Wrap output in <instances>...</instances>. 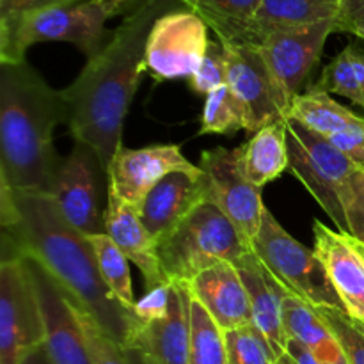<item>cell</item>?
I'll use <instances>...</instances> for the list:
<instances>
[{"instance_id": "obj_29", "label": "cell", "mask_w": 364, "mask_h": 364, "mask_svg": "<svg viewBox=\"0 0 364 364\" xmlns=\"http://www.w3.org/2000/svg\"><path fill=\"white\" fill-rule=\"evenodd\" d=\"M87 238L91 242L96 263H98V269L107 287L110 288V291L116 295L121 304L134 311L137 301H135L130 269H128L130 259L123 255V251L114 244V240L107 233L92 235Z\"/></svg>"}, {"instance_id": "obj_12", "label": "cell", "mask_w": 364, "mask_h": 364, "mask_svg": "<svg viewBox=\"0 0 364 364\" xmlns=\"http://www.w3.org/2000/svg\"><path fill=\"white\" fill-rule=\"evenodd\" d=\"M199 169L206 178L208 203L215 205L233 223L238 233L252 247L262 228L265 205L262 188L255 187L238 166L237 149L213 148L201 155Z\"/></svg>"}, {"instance_id": "obj_42", "label": "cell", "mask_w": 364, "mask_h": 364, "mask_svg": "<svg viewBox=\"0 0 364 364\" xmlns=\"http://www.w3.org/2000/svg\"><path fill=\"white\" fill-rule=\"evenodd\" d=\"M124 352H127L128 364H146L144 361H142L141 354H139L137 350H124Z\"/></svg>"}, {"instance_id": "obj_44", "label": "cell", "mask_w": 364, "mask_h": 364, "mask_svg": "<svg viewBox=\"0 0 364 364\" xmlns=\"http://www.w3.org/2000/svg\"><path fill=\"white\" fill-rule=\"evenodd\" d=\"M355 242H358V240H355ZM358 247H359V251H361V252H363V256H364V245H363V244H359V242H358Z\"/></svg>"}, {"instance_id": "obj_10", "label": "cell", "mask_w": 364, "mask_h": 364, "mask_svg": "<svg viewBox=\"0 0 364 364\" xmlns=\"http://www.w3.org/2000/svg\"><path fill=\"white\" fill-rule=\"evenodd\" d=\"M224 52L228 63V87L244 107L247 116L245 130L255 134L274 121L287 119L291 100L274 77L259 48L224 45Z\"/></svg>"}, {"instance_id": "obj_2", "label": "cell", "mask_w": 364, "mask_h": 364, "mask_svg": "<svg viewBox=\"0 0 364 364\" xmlns=\"http://www.w3.org/2000/svg\"><path fill=\"white\" fill-rule=\"evenodd\" d=\"M181 7L180 0H146L127 14L109 43L87 59L78 77L60 89L75 142L89 146L105 171L119 146L134 96L146 71V45L153 23Z\"/></svg>"}, {"instance_id": "obj_43", "label": "cell", "mask_w": 364, "mask_h": 364, "mask_svg": "<svg viewBox=\"0 0 364 364\" xmlns=\"http://www.w3.org/2000/svg\"><path fill=\"white\" fill-rule=\"evenodd\" d=\"M318 2H326V4H334V6H338V4H340V0H318Z\"/></svg>"}, {"instance_id": "obj_18", "label": "cell", "mask_w": 364, "mask_h": 364, "mask_svg": "<svg viewBox=\"0 0 364 364\" xmlns=\"http://www.w3.org/2000/svg\"><path fill=\"white\" fill-rule=\"evenodd\" d=\"M313 235L316 256L326 267L343 309L352 318L364 322V256L358 242L333 231L318 219L313 223Z\"/></svg>"}, {"instance_id": "obj_4", "label": "cell", "mask_w": 364, "mask_h": 364, "mask_svg": "<svg viewBox=\"0 0 364 364\" xmlns=\"http://www.w3.org/2000/svg\"><path fill=\"white\" fill-rule=\"evenodd\" d=\"M156 247L167 279L181 284L217 263H237L252 252L233 223L212 203H203Z\"/></svg>"}, {"instance_id": "obj_46", "label": "cell", "mask_w": 364, "mask_h": 364, "mask_svg": "<svg viewBox=\"0 0 364 364\" xmlns=\"http://www.w3.org/2000/svg\"><path fill=\"white\" fill-rule=\"evenodd\" d=\"M276 364H284V361H283V359H281V361H277Z\"/></svg>"}, {"instance_id": "obj_22", "label": "cell", "mask_w": 364, "mask_h": 364, "mask_svg": "<svg viewBox=\"0 0 364 364\" xmlns=\"http://www.w3.org/2000/svg\"><path fill=\"white\" fill-rule=\"evenodd\" d=\"M287 121L288 117L259 128L245 144L235 148L242 173L255 187L263 188L290 171Z\"/></svg>"}, {"instance_id": "obj_16", "label": "cell", "mask_w": 364, "mask_h": 364, "mask_svg": "<svg viewBox=\"0 0 364 364\" xmlns=\"http://www.w3.org/2000/svg\"><path fill=\"white\" fill-rule=\"evenodd\" d=\"M203 203H208L203 171L199 174L171 173L148 192L139 206V213L144 228L159 245Z\"/></svg>"}, {"instance_id": "obj_5", "label": "cell", "mask_w": 364, "mask_h": 364, "mask_svg": "<svg viewBox=\"0 0 364 364\" xmlns=\"http://www.w3.org/2000/svg\"><path fill=\"white\" fill-rule=\"evenodd\" d=\"M252 252L267 272L287 291L311 308H341L327 270L315 251L295 240L265 208L262 228L252 242Z\"/></svg>"}, {"instance_id": "obj_21", "label": "cell", "mask_w": 364, "mask_h": 364, "mask_svg": "<svg viewBox=\"0 0 364 364\" xmlns=\"http://www.w3.org/2000/svg\"><path fill=\"white\" fill-rule=\"evenodd\" d=\"M235 267L240 272L249 294L252 326L263 334L277 361L287 354L288 336L283 322V287L270 276L255 252L238 259Z\"/></svg>"}, {"instance_id": "obj_33", "label": "cell", "mask_w": 364, "mask_h": 364, "mask_svg": "<svg viewBox=\"0 0 364 364\" xmlns=\"http://www.w3.org/2000/svg\"><path fill=\"white\" fill-rule=\"evenodd\" d=\"M188 82H191L192 91L206 96L215 89L228 85L226 52H224V45L219 39L210 41L205 57L196 68L194 73L188 77Z\"/></svg>"}, {"instance_id": "obj_8", "label": "cell", "mask_w": 364, "mask_h": 364, "mask_svg": "<svg viewBox=\"0 0 364 364\" xmlns=\"http://www.w3.org/2000/svg\"><path fill=\"white\" fill-rule=\"evenodd\" d=\"M45 345V323L34 277L25 258L0 263V364H23Z\"/></svg>"}, {"instance_id": "obj_1", "label": "cell", "mask_w": 364, "mask_h": 364, "mask_svg": "<svg viewBox=\"0 0 364 364\" xmlns=\"http://www.w3.org/2000/svg\"><path fill=\"white\" fill-rule=\"evenodd\" d=\"M2 258L18 256L41 265L71 301L127 350L141 329L132 309L103 281L91 242L71 226L46 192L0 185Z\"/></svg>"}, {"instance_id": "obj_19", "label": "cell", "mask_w": 364, "mask_h": 364, "mask_svg": "<svg viewBox=\"0 0 364 364\" xmlns=\"http://www.w3.org/2000/svg\"><path fill=\"white\" fill-rule=\"evenodd\" d=\"M105 233L123 255L141 270L146 291L171 283L164 274L159 258V247L144 228L141 213L134 205L121 199L109 188L105 208Z\"/></svg>"}, {"instance_id": "obj_39", "label": "cell", "mask_w": 364, "mask_h": 364, "mask_svg": "<svg viewBox=\"0 0 364 364\" xmlns=\"http://www.w3.org/2000/svg\"><path fill=\"white\" fill-rule=\"evenodd\" d=\"M287 355L290 359L291 364H322L304 345H301L295 340H288L287 345Z\"/></svg>"}, {"instance_id": "obj_15", "label": "cell", "mask_w": 364, "mask_h": 364, "mask_svg": "<svg viewBox=\"0 0 364 364\" xmlns=\"http://www.w3.org/2000/svg\"><path fill=\"white\" fill-rule=\"evenodd\" d=\"M334 20L277 32L259 46L274 77L291 102L302 95V89L318 64L327 38L334 32Z\"/></svg>"}, {"instance_id": "obj_7", "label": "cell", "mask_w": 364, "mask_h": 364, "mask_svg": "<svg viewBox=\"0 0 364 364\" xmlns=\"http://www.w3.org/2000/svg\"><path fill=\"white\" fill-rule=\"evenodd\" d=\"M287 132L291 174L302 181L309 194L326 210L340 233L348 235L340 194L358 166L326 137L291 117L287 121Z\"/></svg>"}, {"instance_id": "obj_14", "label": "cell", "mask_w": 364, "mask_h": 364, "mask_svg": "<svg viewBox=\"0 0 364 364\" xmlns=\"http://www.w3.org/2000/svg\"><path fill=\"white\" fill-rule=\"evenodd\" d=\"M25 259L31 267L41 306L45 350L50 364H95L71 299L41 265Z\"/></svg>"}, {"instance_id": "obj_38", "label": "cell", "mask_w": 364, "mask_h": 364, "mask_svg": "<svg viewBox=\"0 0 364 364\" xmlns=\"http://www.w3.org/2000/svg\"><path fill=\"white\" fill-rule=\"evenodd\" d=\"M334 32H348L364 39V0H340Z\"/></svg>"}, {"instance_id": "obj_11", "label": "cell", "mask_w": 364, "mask_h": 364, "mask_svg": "<svg viewBox=\"0 0 364 364\" xmlns=\"http://www.w3.org/2000/svg\"><path fill=\"white\" fill-rule=\"evenodd\" d=\"M102 173L107 171L95 149L75 142L60 162L50 191L64 219L85 237L105 233V212L100 208Z\"/></svg>"}, {"instance_id": "obj_30", "label": "cell", "mask_w": 364, "mask_h": 364, "mask_svg": "<svg viewBox=\"0 0 364 364\" xmlns=\"http://www.w3.org/2000/svg\"><path fill=\"white\" fill-rule=\"evenodd\" d=\"M245 128L247 116L244 107L228 85L215 89L206 96L199 134H235Z\"/></svg>"}, {"instance_id": "obj_36", "label": "cell", "mask_w": 364, "mask_h": 364, "mask_svg": "<svg viewBox=\"0 0 364 364\" xmlns=\"http://www.w3.org/2000/svg\"><path fill=\"white\" fill-rule=\"evenodd\" d=\"M80 0H0V38H7L31 14Z\"/></svg>"}, {"instance_id": "obj_3", "label": "cell", "mask_w": 364, "mask_h": 364, "mask_svg": "<svg viewBox=\"0 0 364 364\" xmlns=\"http://www.w3.org/2000/svg\"><path fill=\"white\" fill-rule=\"evenodd\" d=\"M66 121L63 92L27 60L0 64V185L50 194L63 162L53 130Z\"/></svg>"}, {"instance_id": "obj_40", "label": "cell", "mask_w": 364, "mask_h": 364, "mask_svg": "<svg viewBox=\"0 0 364 364\" xmlns=\"http://www.w3.org/2000/svg\"><path fill=\"white\" fill-rule=\"evenodd\" d=\"M95 2H98L105 9V13L109 14V18H112L117 16V14L132 13L146 0H95Z\"/></svg>"}, {"instance_id": "obj_27", "label": "cell", "mask_w": 364, "mask_h": 364, "mask_svg": "<svg viewBox=\"0 0 364 364\" xmlns=\"http://www.w3.org/2000/svg\"><path fill=\"white\" fill-rule=\"evenodd\" d=\"M311 89L327 95H340L364 110V52L355 45L341 50L322 71Z\"/></svg>"}, {"instance_id": "obj_9", "label": "cell", "mask_w": 364, "mask_h": 364, "mask_svg": "<svg viewBox=\"0 0 364 364\" xmlns=\"http://www.w3.org/2000/svg\"><path fill=\"white\" fill-rule=\"evenodd\" d=\"M208 25L187 7L162 14L146 45V71L156 82L191 77L208 50Z\"/></svg>"}, {"instance_id": "obj_31", "label": "cell", "mask_w": 364, "mask_h": 364, "mask_svg": "<svg viewBox=\"0 0 364 364\" xmlns=\"http://www.w3.org/2000/svg\"><path fill=\"white\" fill-rule=\"evenodd\" d=\"M329 326L343 348L348 364H364V322L355 320L341 308H313Z\"/></svg>"}, {"instance_id": "obj_32", "label": "cell", "mask_w": 364, "mask_h": 364, "mask_svg": "<svg viewBox=\"0 0 364 364\" xmlns=\"http://www.w3.org/2000/svg\"><path fill=\"white\" fill-rule=\"evenodd\" d=\"M230 364H276L277 359L263 334L255 326L226 331Z\"/></svg>"}, {"instance_id": "obj_6", "label": "cell", "mask_w": 364, "mask_h": 364, "mask_svg": "<svg viewBox=\"0 0 364 364\" xmlns=\"http://www.w3.org/2000/svg\"><path fill=\"white\" fill-rule=\"evenodd\" d=\"M109 14L95 0L57 6L25 18L7 38H0V64L23 63L36 43L64 41L91 59L103 48Z\"/></svg>"}, {"instance_id": "obj_45", "label": "cell", "mask_w": 364, "mask_h": 364, "mask_svg": "<svg viewBox=\"0 0 364 364\" xmlns=\"http://www.w3.org/2000/svg\"><path fill=\"white\" fill-rule=\"evenodd\" d=\"M283 361H284V364H291V361L287 358V355H284V358H283Z\"/></svg>"}, {"instance_id": "obj_25", "label": "cell", "mask_w": 364, "mask_h": 364, "mask_svg": "<svg viewBox=\"0 0 364 364\" xmlns=\"http://www.w3.org/2000/svg\"><path fill=\"white\" fill-rule=\"evenodd\" d=\"M198 14L223 45H247V31L262 0H180Z\"/></svg>"}, {"instance_id": "obj_34", "label": "cell", "mask_w": 364, "mask_h": 364, "mask_svg": "<svg viewBox=\"0 0 364 364\" xmlns=\"http://www.w3.org/2000/svg\"><path fill=\"white\" fill-rule=\"evenodd\" d=\"M73 308L78 316V322L82 326V331H84L85 340H87L89 350H91L95 364H128L124 348H121L112 338L107 336L102 327L98 326V322L87 311H84L80 306L73 302Z\"/></svg>"}, {"instance_id": "obj_13", "label": "cell", "mask_w": 364, "mask_h": 364, "mask_svg": "<svg viewBox=\"0 0 364 364\" xmlns=\"http://www.w3.org/2000/svg\"><path fill=\"white\" fill-rule=\"evenodd\" d=\"M171 173L199 174L201 169L185 159L180 144H153L132 149L119 146L107 169L109 188L139 210L148 192Z\"/></svg>"}, {"instance_id": "obj_37", "label": "cell", "mask_w": 364, "mask_h": 364, "mask_svg": "<svg viewBox=\"0 0 364 364\" xmlns=\"http://www.w3.org/2000/svg\"><path fill=\"white\" fill-rule=\"evenodd\" d=\"M171 288L173 283H166L162 287H156L153 290L146 291L137 302H135L134 315L137 316L139 323L148 326V323L155 322V320L164 318L169 309V299H171Z\"/></svg>"}, {"instance_id": "obj_26", "label": "cell", "mask_w": 364, "mask_h": 364, "mask_svg": "<svg viewBox=\"0 0 364 364\" xmlns=\"http://www.w3.org/2000/svg\"><path fill=\"white\" fill-rule=\"evenodd\" d=\"M288 117L299 121L306 128L326 139L341 134L343 130L361 123L364 119L347 107L334 102L327 92L315 91L311 87L291 102Z\"/></svg>"}, {"instance_id": "obj_23", "label": "cell", "mask_w": 364, "mask_h": 364, "mask_svg": "<svg viewBox=\"0 0 364 364\" xmlns=\"http://www.w3.org/2000/svg\"><path fill=\"white\" fill-rule=\"evenodd\" d=\"M338 6L318 0H262L247 31V46H259L272 34L334 20Z\"/></svg>"}, {"instance_id": "obj_28", "label": "cell", "mask_w": 364, "mask_h": 364, "mask_svg": "<svg viewBox=\"0 0 364 364\" xmlns=\"http://www.w3.org/2000/svg\"><path fill=\"white\" fill-rule=\"evenodd\" d=\"M191 364H230L226 333L213 316L191 297Z\"/></svg>"}, {"instance_id": "obj_17", "label": "cell", "mask_w": 364, "mask_h": 364, "mask_svg": "<svg viewBox=\"0 0 364 364\" xmlns=\"http://www.w3.org/2000/svg\"><path fill=\"white\" fill-rule=\"evenodd\" d=\"M127 350H137L146 364H191V294L173 283L164 318L142 326Z\"/></svg>"}, {"instance_id": "obj_20", "label": "cell", "mask_w": 364, "mask_h": 364, "mask_svg": "<svg viewBox=\"0 0 364 364\" xmlns=\"http://www.w3.org/2000/svg\"><path fill=\"white\" fill-rule=\"evenodd\" d=\"M185 287L224 333L252 323L249 294L235 263H217L198 274Z\"/></svg>"}, {"instance_id": "obj_41", "label": "cell", "mask_w": 364, "mask_h": 364, "mask_svg": "<svg viewBox=\"0 0 364 364\" xmlns=\"http://www.w3.org/2000/svg\"><path fill=\"white\" fill-rule=\"evenodd\" d=\"M23 364H50V359L45 350V345H43L41 348H38L36 352H32V354L25 359Z\"/></svg>"}, {"instance_id": "obj_24", "label": "cell", "mask_w": 364, "mask_h": 364, "mask_svg": "<svg viewBox=\"0 0 364 364\" xmlns=\"http://www.w3.org/2000/svg\"><path fill=\"white\" fill-rule=\"evenodd\" d=\"M283 322L288 340L304 345L322 364H348L343 348L318 313L284 288Z\"/></svg>"}, {"instance_id": "obj_35", "label": "cell", "mask_w": 364, "mask_h": 364, "mask_svg": "<svg viewBox=\"0 0 364 364\" xmlns=\"http://www.w3.org/2000/svg\"><path fill=\"white\" fill-rule=\"evenodd\" d=\"M341 205L347 220L348 237L364 245V171L355 169L341 188Z\"/></svg>"}]
</instances>
